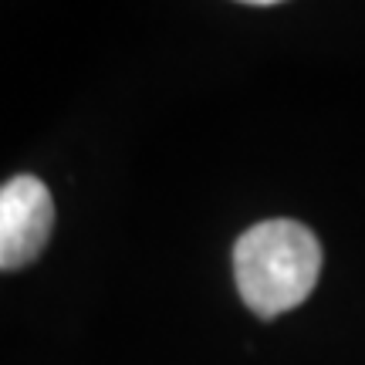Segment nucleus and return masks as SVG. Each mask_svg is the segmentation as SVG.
<instances>
[{
	"label": "nucleus",
	"mask_w": 365,
	"mask_h": 365,
	"mask_svg": "<svg viewBox=\"0 0 365 365\" xmlns=\"http://www.w3.org/2000/svg\"><path fill=\"white\" fill-rule=\"evenodd\" d=\"M51 230L54 200L38 176H14L0 186V271L38 261Z\"/></svg>",
	"instance_id": "obj_2"
},
{
	"label": "nucleus",
	"mask_w": 365,
	"mask_h": 365,
	"mask_svg": "<svg viewBox=\"0 0 365 365\" xmlns=\"http://www.w3.org/2000/svg\"><path fill=\"white\" fill-rule=\"evenodd\" d=\"M322 244L298 220H264L234 247L237 291L254 314L277 318L298 308L318 284Z\"/></svg>",
	"instance_id": "obj_1"
}]
</instances>
